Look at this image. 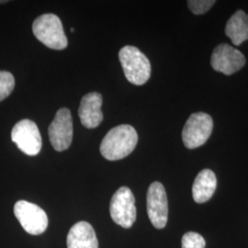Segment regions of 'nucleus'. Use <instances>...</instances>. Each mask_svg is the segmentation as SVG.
Listing matches in <instances>:
<instances>
[{"mask_svg":"<svg viewBox=\"0 0 248 248\" xmlns=\"http://www.w3.org/2000/svg\"><path fill=\"white\" fill-rule=\"evenodd\" d=\"M137 142L138 134L133 126L119 125L105 135L100 144V153L109 161L124 159L133 153Z\"/></svg>","mask_w":248,"mask_h":248,"instance_id":"obj_1","label":"nucleus"},{"mask_svg":"<svg viewBox=\"0 0 248 248\" xmlns=\"http://www.w3.org/2000/svg\"><path fill=\"white\" fill-rule=\"evenodd\" d=\"M119 58L127 80L136 86L145 84L151 76L149 59L138 48L124 46L119 53Z\"/></svg>","mask_w":248,"mask_h":248,"instance_id":"obj_2","label":"nucleus"},{"mask_svg":"<svg viewBox=\"0 0 248 248\" xmlns=\"http://www.w3.org/2000/svg\"><path fill=\"white\" fill-rule=\"evenodd\" d=\"M36 38L53 50H63L68 45L62 21L54 14H44L36 18L32 24Z\"/></svg>","mask_w":248,"mask_h":248,"instance_id":"obj_3","label":"nucleus"},{"mask_svg":"<svg viewBox=\"0 0 248 248\" xmlns=\"http://www.w3.org/2000/svg\"><path fill=\"white\" fill-rule=\"evenodd\" d=\"M212 117L204 113H193L187 119L182 131V140L188 149H195L203 145L213 133Z\"/></svg>","mask_w":248,"mask_h":248,"instance_id":"obj_4","label":"nucleus"},{"mask_svg":"<svg viewBox=\"0 0 248 248\" xmlns=\"http://www.w3.org/2000/svg\"><path fill=\"white\" fill-rule=\"evenodd\" d=\"M109 213L111 219L124 228H131L136 221L135 199L132 190L127 186L120 187L112 196Z\"/></svg>","mask_w":248,"mask_h":248,"instance_id":"obj_5","label":"nucleus"},{"mask_svg":"<svg viewBox=\"0 0 248 248\" xmlns=\"http://www.w3.org/2000/svg\"><path fill=\"white\" fill-rule=\"evenodd\" d=\"M14 214L22 228L28 233L39 235L48 226V216L38 205L26 201H19L14 206Z\"/></svg>","mask_w":248,"mask_h":248,"instance_id":"obj_6","label":"nucleus"},{"mask_svg":"<svg viewBox=\"0 0 248 248\" xmlns=\"http://www.w3.org/2000/svg\"><path fill=\"white\" fill-rule=\"evenodd\" d=\"M11 139L18 149L27 155H37L42 149V136L37 124L31 120H22L13 127Z\"/></svg>","mask_w":248,"mask_h":248,"instance_id":"obj_7","label":"nucleus"},{"mask_svg":"<svg viewBox=\"0 0 248 248\" xmlns=\"http://www.w3.org/2000/svg\"><path fill=\"white\" fill-rule=\"evenodd\" d=\"M146 203L152 224L156 229L165 228L169 217V203L163 184L157 181L151 184L147 191Z\"/></svg>","mask_w":248,"mask_h":248,"instance_id":"obj_8","label":"nucleus"},{"mask_svg":"<svg viewBox=\"0 0 248 248\" xmlns=\"http://www.w3.org/2000/svg\"><path fill=\"white\" fill-rule=\"evenodd\" d=\"M49 139L53 148L58 152L70 147L73 140V122L70 110L66 108H60L50 124Z\"/></svg>","mask_w":248,"mask_h":248,"instance_id":"obj_9","label":"nucleus"},{"mask_svg":"<svg viewBox=\"0 0 248 248\" xmlns=\"http://www.w3.org/2000/svg\"><path fill=\"white\" fill-rule=\"evenodd\" d=\"M211 64L215 71L230 76L244 67L246 58L239 50L227 44H222L213 50Z\"/></svg>","mask_w":248,"mask_h":248,"instance_id":"obj_10","label":"nucleus"},{"mask_svg":"<svg viewBox=\"0 0 248 248\" xmlns=\"http://www.w3.org/2000/svg\"><path fill=\"white\" fill-rule=\"evenodd\" d=\"M101 106L102 96L98 92H91L82 98L78 115L83 126L88 129H94L100 125L103 121Z\"/></svg>","mask_w":248,"mask_h":248,"instance_id":"obj_11","label":"nucleus"},{"mask_svg":"<svg viewBox=\"0 0 248 248\" xmlns=\"http://www.w3.org/2000/svg\"><path fill=\"white\" fill-rule=\"evenodd\" d=\"M67 248H98L97 235L92 225L79 222L73 225L67 234Z\"/></svg>","mask_w":248,"mask_h":248,"instance_id":"obj_12","label":"nucleus"},{"mask_svg":"<svg viewBox=\"0 0 248 248\" xmlns=\"http://www.w3.org/2000/svg\"><path fill=\"white\" fill-rule=\"evenodd\" d=\"M217 186L216 176L212 170L204 169L195 178L192 195L197 203H204L213 197Z\"/></svg>","mask_w":248,"mask_h":248,"instance_id":"obj_13","label":"nucleus"},{"mask_svg":"<svg viewBox=\"0 0 248 248\" xmlns=\"http://www.w3.org/2000/svg\"><path fill=\"white\" fill-rule=\"evenodd\" d=\"M225 34L236 46L248 40V15L243 10H237L228 20Z\"/></svg>","mask_w":248,"mask_h":248,"instance_id":"obj_14","label":"nucleus"},{"mask_svg":"<svg viewBox=\"0 0 248 248\" xmlns=\"http://www.w3.org/2000/svg\"><path fill=\"white\" fill-rule=\"evenodd\" d=\"M15 87V79L11 73L0 71V101L8 98Z\"/></svg>","mask_w":248,"mask_h":248,"instance_id":"obj_15","label":"nucleus"},{"mask_svg":"<svg viewBox=\"0 0 248 248\" xmlns=\"http://www.w3.org/2000/svg\"><path fill=\"white\" fill-rule=\"evenodd\" d=\"M182 248H205L206 242L203 237L194 232H186L182 237Z\"/></svg>","mask_w":248,"mask_h":248,"instance_id":"obj_16","label":"nucleus"},{"mask_svg":"<svg viewBox=\"0 0 248 248\" xmlns=\"http://www.w3.org/2000/svg\"><path fill=\"white\" fill-rule=\"evenodd\" d=\"M215 4L214 0H189L187 1V6L195 15H202L212 9Z\"/></svg>","mask_w":248,"mask_h":248,"instance_id":"obj_17","label":"nucleus"}]
</instances>
